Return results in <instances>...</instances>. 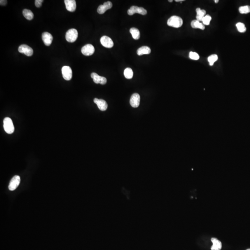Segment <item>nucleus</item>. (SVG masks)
<instances>
[{"label": "nucleus", "mask_w": 250, "mask_h": 250, "mask_svg": "<svg viewBox=\"0 0 250 250\" xmlns=\"http://www.w3.org/2000/svg\"><path fill=\"white\" fill-rule=\"evenodd\" d=\"M183 24V19L178 16H172L167 21V25L175 28H179L182 27Z\"/></svg>", "instance_id": "1"}, {"label": "nucleus", "mask_w": 250, "mask_h": 250, "mask_svg": "<svg viewBox=\"0 0 250 250\" xmlns=\"http://www.w3.org/2000/svg\"><path fill=\"white\" fill-rule=\"evenodd\" d=\"M4 127L5 131L8 134H12L15 131V127L11 119L6 117L4 120Z\"/></svg>", "instance_id": "2"}, {"label": "nucleus", "mask_w": 250, "mask_h": 250, "mask_svg": "<svg viewBox=\"0 0 250 250\" xmlns=\"http://www.w3.org/2000/svg\"><path fill=\"white\" fill-rule=\"evenodd\" d=\"M78 32L76 29L74 28L69 30L66 33L65 38L66 41L70 43H73L78 39Z\"/></svg>", "instance_id": "3"}, {"label": "nucleus", "mask_w": 250, "mask_h": 250, "mask_svg": "<svg viewBox=\"0 0 250 250\" xmlns=\"http://www.w3.org/2000/svg\"><path fill=\"white\" fill-rule=\"evenodd\" d=\"M135 13L146 15L147 14V11L144 8L135 6H132L127 11V14L129 15H132Z\"/></svg>", "instance_id": "4"}, {"label": "nucleus", "mask_w": 250, "mask_h": 250, "mask_svg": "<svg viewBox=\"0 0 250 250\" xmlns=\"http://www.w3.org/2000/svg\"><path fill=\"white\" fill-rule=\"evenodd\" d=\"M20 182V177L17 175L15 176L10 181L8 186V189L11 191L15 190L19 185Z\"/></svg>", "instance_id": "5"}, {"label": "nucleus", "mask_w": 250, "mask_h": 250, "mask_svg": "<svg viewBox=\"0 0 250 250\" xmlns=\"http://www.w3.org/2000/svg\"><path fill=\"white\" fill-rule=\"evenodd\" d=\"M62 73L63 78L65 80L69 81L72 78V71L70 66H63L62 68Z\"/></svg>", "instance_id": "6"}, {"label": "nucleus", "mask_w": 250, "mask_h": 250, "mask_svg": "<svg viewBox=\"0 0 250 250\" xmlns=\"http://www.w3.org/2000/svg\"><path fill=\"white\" fill-rule=\"evenodd\" d=\"M18 51L19 53H23L28 57L32 56L34 53L33 49L26 45H22L20 46L18 48Z\"/></svg>", "instance_id": "7"}, {"label": "nucleus", "mask_w": 250, "mask_h": 250, "mask_svg": "<svg viewBox=\"0 0 250 250\" xmlns=\"http://www.w3.org/2000/svg\"><path fill=\"white\" fill-rule=\"evenodd\" d=\"M95 50L94 47L93 46V45H91V44H87V45H86L85 46H84L82 47L81 52H82V54H83L85 56H91L94 54Z\"/></svg>", "instance_id": "8"}, {"label": "nucleus", "mask_w": 250, "mask_h": 250, "mask_svg": "<svg viewBox=\"0 0 250 250\" xmlns=\"http://www.w3.org/2000/svg\"><path fill=\"white\" fill-rule=\"evenodd\" d=\"M100 41H101V44L104 47H106L108 48H111L113 47L114 45L112 39L107 36H102L100 39Z\"/></svg>", "instance_id": "9"}, {"label": "nucleus", "mask_w": 250, "mask_h": 250, "mask_svg": "<svg viewBox=\"0 0 250 250\" xmlns=\"http://www.w3.org/2000/svg\"><path fill=\"white\" fill-rule=\"evenodd\" d=\"M140 95L138 93H134L130 98V103L133 108H138L140 104Z\"/></svg>", "instance_id": "10"}, {"label": "nucleus", "mask_w": 250, "mask_h": 250, "mask_svg": "<svg viewBox=\"0 0 250 250\" xmlns=\"http://www.w3.org/2000/svg\"><path fill=\"white\" fill-rule=\"evenodd\" d=\"M91 77L93 78V81L95 83L97 84L100 83L101 84L103 85L107 83V80L106 78L103 76H100L95 72L91 73Z\"/></svg>", "instance_id": "11"}, {"label": "nucleus", "mask_w": 250, "mask_h": 250, "mask_svg": "<svg viewBox=\"0 0 250 250\" xmlns=\"http://www.w3.org/2000/svg\"><path fill=\"white\" fill-rule=\"evenodd\" d=\"M94 102L97 105L98 108L101 111H106L108 109V104L105 100L95 98Z\"/></svg>", "instance_id": "12"}, {"label": "nucleus", "mask_w": 250, "mask_h": 250, "mask_svg": "<svg viewBox=\"0 0 250 250\" xmlns=\"http://www.w3.org/2000/svg\"><path fill=\"white\" fill-rule=\"evenodd\" d=\"M112 6V4L110 1L104 2L103 5H101L98 7L97 8V12L99 14H103L108 9L111 8Z\"/></svg>", "instance_id": "13"}, {"label": "nucleus", "mask_w": 250, "mask_h": 250, "mask_svg": "<svg viewBox=\"0 0 250 250\" xmlns=\"http://www.w3.org/2000/svg\"><path fill=\"white\" fill-rule=\"evenodd\" d=\"M64 4L67 10L69 11L73 12L76 9V2L75 0H65Z\"/></svg>", "instance_id": "14"}, {"label": "nucleus", "mask_w": 250, "mask_h": 250, "mask_svg": "<svg viewBox=\"0 0 250 250\" xmlns=\"http://www.w3.org/2000/svg\"><path fill=\"white\" fill-rule=\"evenodd\" d=\"M42 39L44 44L46 46H50L53 41V37L51 34L48 32H44L42 35Z\"/></svg>", "instance_id": "15"}, {"label": "nucleus", "mask_w": 250, "mask_h": 250, "mask_svg": "<svg viewBox=\"0 0 250 250\" xmlns=\"http://www.w3.org/2000/svg\"><path fill=\"white\" fill-rule=\"evenodd\" d=\"M211 241L213 243V246L211 247V250H221L222 248V244L220 240L216 238H213L211 239Z\"/></svg>", "instance_id": "16"}, {"label": "nucleus", "mask_w": 250, "mask_h": 250, "mask_svg": "<svg viewBox=\"0 0 250 250\" xmlns=\"http://www.w3.org/2000/svg\"><path fill=\"white\" fill-rule=\"evenodd\" d=\"M196 12V20L201 22L202 20L203 17L205 16L206 11L204 9H201L200 8H198L195 10Z\"/></svg>", "instance_id": "17"}, {"label": "nucleus", "mask_w": 250, "mask_h": 250, "mask_svg": "<svg viewBox=\"0 0 250 250\" xmlns=\"http://www.w3.org/2000/svg\"><path fill=\"white\" fill-rule=\"evenodd\" d=\"M151 53V50L148 46H143L138 49L137 53L139 56H141L144 54H149Z\"/></svg>", "instance_id": "18"}, {"label": "nucleus", "mask_w": 250, "mask_h": 250, "mask_svg": "<svg viewBox=\"0 0 250 250\" xmlns=\"http://www.w3.org/2000/svg\"><path fill=\"white\" fill-rule=\"evenodd\" d=\"M191 27L193 28H195V29L198 28V29L202 30H204L205 28V25L203 23H202L196 20H192V22H191Z\"/></svg>", "instance_id": "19"}, {"label": "nucleus", "mask_w": 250, "mask_h": 250, "mask_svg": "<svg viewBox=\"0 0 250 250\" xmlns=\"http://www.w3.org/2000/svg\"><path fill=\"white\" fill-rule=\"evenodd\" d=\"M130 33L131 34L134 39H139L140 38V32L137 28L132 27L130 29Z\"/></svg>", "instance_id": "20"}, {"label": "nucleus", "mask_w": 250, "mask_h": 250, "mask_svg": "<svg viewBox=\"0 0 250 250\" xmlns=\"http://www.w3.org/2000/svg\"><path fill=\"white\" fill-rule=\"evenodd\" d=\"M23 15L26 19L29 20H32L34 17L33 12L29 9H24L23 11Z\"/></svg>", "instance_id": "21"}, {"label": "nucleus", "mask_w": 250, "mask_h": 250, "mask_svg": "<svg viewBox=\"0 0 250 250\" xmlns=\"http://www.w3.org/2000/svg\"><path fill=\"white\" fill-rule=\"evenodd\" d=\"M124 75L126 78L130 79L132 78L133 77V75H134L133 71L130 68H127L124 70Z\"/></svg>", "instance_id": "22"}, {"label": "nucleus", "mask_w": 250, "mask_h": 250, "mask_svg": "<svg viewBox=\"0 0 250 250\" xmlns=\"http://www.w3.org/2000/svg\"><path fill=\"white\" fill-rule=\"evenodd\" d=\"M218 60V57L216 54H213L209 56L207 58V60L210 66H213L214 64Z\"/></svg>", "instance_id": "23"}, {"label": "nucleus", "mask_w": 250, "mask_h": 250, "mask_svg": "<svg viewBox=\"0 0 250 250\" xmlns=\"http://www.w3.org/2000/svg\"><path fill=\"white\" fill-rule=\"evenodd\" d=\"M237 28L238 29V31L240 33H244L246 30V28L244 24L243 23L239 22L236 24Z\"/></svg>", "instance_id": "24"}, {"label": "nucleus", "mask_w": 250, "mask_h": 250, "mask_svg": "<svg viewBox=\"0 0 250 250\" xmlns=\"http://www.w3.org/2000/svg\"><path fill=\"white\" fill-rule=\"evenodd\" d=\"M239 11L240 14H248L250 12V6L248 5L241 6L239 8Z\"/></svg>", "instance_id": "25"}, {"label": "nucleus", "mask_w": 250, "mask_h": 250, "mask_svg": "<svg viewBox=\"0 0 250 250\" xmlns=\"http://www.w3.org/2000/svg\"><path fill=\"white\" fill-rule=\"evenodd\" d=\"M211 20H212V17H211V16L209 15H206L203 17L202 22V23L204 25L208 26V25H209L210 22H211Z\"/></svg>", "instance_id": "26"}, {"label": "nucleus", "mask_w": 250, "mask_h": 250, "mask_svg": "<svg viewBox=\"0 0 250 250\" xmlns=\"http://www.w3.org/2000/svg\"><path fill=\"white\" fill-rule=\"evenodd\" d=\"M190 58L194 60H197L200 58V56L197 53L195 52H190L189 54Z\"/></svg>", "instance_id": "27"}, {"label": "nucleus", "mask_w": 250, "mask_h": 250, "mask_svg": "<svg viewBox=\"0 0 250 250\" xmlns=\"http://www.w3.org/2000/svg\"><path fill=\"white\" fill-rule=\"evenodd\" d=\"M44 1L43 0H36L35 1V5L37 8H40L41 7L42 4Z\"/></svg>", "instance_id": "28"}, {"label": "nucleus", "mask_w": 250, "mask_h": 250, "mask_svg": "<svg viewBox=\"0 0 250 250\" xmlns=\"http://www.w3.org/2000/svg\"><path fill=\"white\" fill-rule=\"evenodd\" d=\"M7 4V1H5V0H1V1H0V4H1V6H5V5H6Z\"/></svg>", "instance_id": "29"}, {"label": "nucleus", "mask_w": 250, "mask_h": 250, "mask_svg": "<svg viewBox=\"0 0 250 250\" xmlns=\"http://www.w3.org/2000/svg\"><path fill=\"white\" fill-rule=\"evenodd\" d=\"M175 1H176V2H179V1H184V0H176Z\"/></svg>", "instance_id": "30"}, {"label": "nucleus", "mask_w": 250, "mask_h": 250, "mask_svg": "<svg viewBox=\"0 0 250 250\" xmlns=\"http://www.w3.org/2000/svg\"><path fill=\"white\" fill-rule=\"evenodd\" d=\"M219 0H215L214 1V2H215V4H218L219 2Z\"/></svg>", "instance_id": "31"}, {"label": "nucleus", "mask_w": 250, "mask_h": 250, "mask_svg": "<svg viewBox=\"0 0 250 250\" xmlns=\"http://www.w3.org/2000/svg\"><path fill=\"white\" fill-rule=\"evenodd\" d=\"M169 2H172L173 1H172V0H171V1H170V0H169Z\"/></svg>", "instance_id": "32"}, {"label": "nucleus", "mask_w": 250, "mask_h": 250, "mask_svg": "<svg viewBox=\"0 0 250 250\" xmlns=\"http://www.w3.org/2000/svg\"><path fill=\"white\" fill-rule=\"evenodd\" d=\"M246 250H250V249H247Z\"/></svg>", "instance_id": "33"}]
</instances>
